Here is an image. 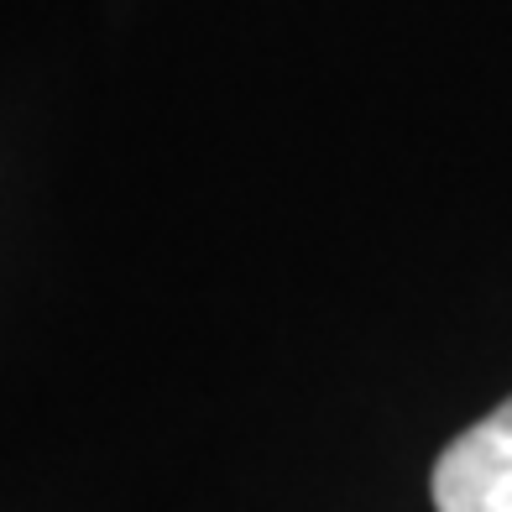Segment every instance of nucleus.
<instances>
[{"label": "nucleus", "instance_id": "nucleus-1", "mask_svg": "<svg viewBox=\"0 0 512 512\" xmlns=\"http://www.w3.org/2000/svg\"><path fill=\"white\" fill-rule=\"evenodd\" d=\"M429 486L439 512H512V398L450 439Z\"/></svg>", "mask_w": 512, "mask_h": 512}]
</instances>
